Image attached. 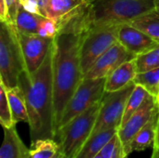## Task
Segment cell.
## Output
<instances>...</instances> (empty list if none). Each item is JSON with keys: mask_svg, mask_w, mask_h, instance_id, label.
<instances>
[{"mask_svg": "<svg viewBox=\"0 0 159 158\" xmlns=\"http://www.w3.org/2000/svg\"><path fill=\"white\" fill-rule=\"evenodd\" d=\"M79 15L60 27L52 43V85L56 134L63 111L84 78L80 63L82 31L78 21Z\"/></svg>", "mask_w": 159, "mask_h": 158, "instance_id": "1", "label": "cell"}, {"mask_svg": "<svg viewBox=\"0 0 159 158\" xmlns=\"http://www.w3.org/2000/svg\"><path fill=\"white\" fill-rule=\"evenodd\" d=\"M25 97L31 142L54 139V104L52 85V46L40 68L30 74L24 71L18 85Z\"/></svg>", "mask_w": 159, "mask_h": 158, "instance_id": "2", "label": "cell"}, {"mask_svg": "<svg viewBox=\"0 0 159 158\" xmlns=\"http://www.w3.org/2000/svg\"><path fill=\"white\" fill-rule=\"evenodd\" d=\"M155 9V0H89L78 16V21L81 31L85 32L101 26L129 23Z\"/></svg>", "mask_w": 159, "mask_h": 158, "instance_id": "3", "label": "cell"}, {"mask_svg": "<svg viewBox=\"0 0 159 158\" xmlns=\"http://www.w3.org/2000/svg\"><path fill=\"white\" fill-rule=\"evenodd\" d=\"M26 71L25 61L12 22H0V82L7 89L18 87L20 75Z\"/></svg>", "mask_w": 159, "mask_h": 158, "instance_id": "4", "label": "cell"}, {"mask_svg": "<svg viewBox=\"0 0 159 158\" xmlns=\"http://www.w3.org/2000/svg\"><path fill=\"white\" fill-rule=\"evenodd\" d=\"M101 103L102 101L95 103L58 130L55 139H58L60 151L66 158L75 157L89 139L99 115Z\"/></svg>", "mask_w": 159, "mask_h": 158, "instance_id": "5", "label": "cell"}, {"mask_svg": "<svg viewBox=\"0 0 159 158\" xmlns=\"http://www.w3.org/2000/svg\"><path fill=\"white\" fill-rule=\"evenodd\" d=\"M120 25L101 26L82 32L80 44V63L85 75L94 63L118 42Z\"/></svg>", "mask_w": 159, "mask_h": 158, "instance_id": "6", "label": "cell"}, {"mask_svg": "<svg viewBox=\"0 0 159 158\" xmlns=\"http://www.w3.org/2000/svg\"><path fill=\"white\" fill-rule=\"evenodd\" d=\"M105 82L106 77L83 78L63 111L59 129L102 100L105 94Z\"/></svg>", "mask_w": 159, "mask_h": 158, "instance_id": "7", "label": "cell"}, {"mask_svg": "<svg viewBox=\"0 0 159 158\" xmlns=\"http://www.w3.org/2000/svg\"><path fill=\"white\" fill-rule=\"evenodd\" d=\"M132 82L127 87L115 92H105L99 111V115L90 136L99 132L118 129L121 126L127 102L135 88Z\"/></svg>", "mask_w": 159, "mask_h": 158, "instance_id": "8", "label": "cell"}, {"mask_svg": "<svg viewBox=\"0 0 159 158\" xmlns=\"http://www.w3.org/2000/svg\"><path fill=\"white\" fill-rule=\"evenodd\" d=\"M18 37L25 61L26 71L32 74L43 64L54 38L44 37L39 34H28L18 32Z\"/></svg>", "mask_w": 159, "mask_h": 158, "instance_id": "9", "label": "cell"}, {"mask_svg": "<svg viewBox=\"0 0 159 158\" xmlns=\"http://www.w3.org/2000/svg\"><path fill=\"white\" fill-rule=\"evenodd\" d=\"M133 59H136V56L117 42L94 63L84 78L106 77L122 63Z\"/></svg>", "mask_w": 159, "mask_h": 158, "instance_id": "10", "label": "cell"}, {"mask_svg": "<svg viewBox=\"0 0 159 158\" xmlns=\"http://www.w3.org/2000/svg\"><path fill=\"white\" fill-rule=\"evenodd\" d=\"M158 109V100L154 96H149L141 108L135 112L125 125L119 128L118 136L125 147L133 137L149 122L156 111Z\"/></svg>", "mask_w": 159, "mask_h": 158, "instance_id": "11", "label": "cell"}, {"mask_svg": "<svg viewBox=\"0 0 159 158\" xmlns=\"http://www.w3.org/2000/svg\"><path fill=\"white\" fill-rule=\"evenodd\" d=\"M118 42L136 57L156 47L159 43L129 23L120 25Z\"/></svg>", "mask_w": 159, "mask_h": 158, "instance_id": "12", "label": "cell"}, {"mask_svg": "<svg viewBox=\"0 0 159 158\" xmlns=\"http://www.w3.org/2000/svg\"><path fill=\"white\" fill-rule=\"evenodd\" d=\"M85 5L86 2L82 0H47L46 17L55 20L60 29L61 25L79 15Z\"/></svg>", "mask_w": 159, "mask_h": 158, "instance_id": "13", "label": "cell"}, {"mask_svg": "<svg viewBox=\"0 0 159 158\" xmlns=\"http://www.w3.org/2000/svg\"><path fill=\"white\" fill-rule=\"evenodd\" d=\"M159 118L158 109L156 111L149 122L133 137V139L123 147V155L129 156L132 152H141L148 148H154L157 133V126Z\"/></svg>", "mask_w": 159, "mask_h": 158, "instance_id": "14", "label": "cell"}, {"mask_svg": "<svg viewBox=\"0 0 159 158\" xmlns=\"http://www.w3.org/2000/svg\"><path fill=\"white\" fill-rule=\"evenodd\" d=\"M137 72L135 59L122 63L106 76L105 92H115L132 83Z\"/></svg>", "mask_w": 159, "mask_h": 158, "instance_id": "15", "label": "cell"}, {"mask_svg": "<svg viewBox=\"0 0 159 158\" xmlns=\"http://www.w3.org/2000/svg\"><path fill=\"white\" fill-rule=\"evenodd\" d=\"M28 149L20 138L16 126L4 128V140L0 150V158H29Z\"/></svg>", "mask_w": 159, "mask_h": 158, "instance_id": "16", "label": "cell"}, {"mask_svg": "<svg viewBox=\"0 0 159 158\" xmlns=\"http://www.w3.org/2000/svg\"><path fill=\"white\" fill-rule=\"evenodd\" d=\"M117 132L118 129H112L90 136L75 158L96 157Z\"/></svg>", "mask_w": 159, "mask_h": 158, "instance_id": "17", "label": "cell"}, {"mask_svg": "<svg viewBox=\"0 0 159 158\" xmlns=\"http://www.w3.org/2000/svg\"><path fill=\"white\" fill-rule=\"evenodd\" d=\"M44 16L33 13L21 5L17 13L14 25L18 32L28 34H38Z\"/></svg>", "mask_w": 159, "mask_h": 158, "instance_id": "18", "label": "cell"}, {"mask_svg": "<svg viewBox=\"0 0 159 158\" xmlns=\"http://www.w3.org/2000/svg\"><path fill=\"white\" fill-rule=\"evenodd\" d=\"M7 96L8 99L9 106L12 112L15 123L24 122L29 123V115L26 105V101L21 88L18 86L13 88L7 89Z\"/></svg>", "mask_w": 159, "mask_h": 158, "instance_id": "19", "label": "cell"}, {"mask_svg": "<svg viewBox=\"0 0 159 158\" xmlns=\"http://www.w3.org/2000/svg\"><path fill=\"white\" fill-rule=\"evenodd\" d=\"M129 24L144 32L159 43V12L152 10L134 19Z\"/></svg>", "mask_w": 159, "mask_h": 158, "instance_id": "20", "label": "cell"}, {"mask_svg": "<svg viewBox=\"0 0 159 158\" xmlns=\"http://www.w3.org/2000/svg\"><path fill=\"white\" fill-rule=\"evenodd\" d=\"M149 96H151V94L144 88H143L140 85L135 86L134 89L132 90L127 102V105L125 108V112H124V115H123V119H122V123L120 127L125 125L126 122L129 119V117L141 108V106L143 104V102L147 100Z\"/></svg>", "mask_w": 159, "mask_h": 158, "instance_id": "21", "label": "cell"}, {"mask_svg": "<svg viewBox=\"0 0 159 158\" xmlns=\"http://www.w3.org/2000/svg\"><path fill=\"white\" fill-rule=\"evenodd\" d=\"M60 151L54 139H41L31 143L29 158H52Z\"/></svg>", "mask_w": 159, "mask_h": 158, "instance_id": "22", "label": "cell"}, {"mask_svg": "<svg viewBox=\"0 0 159 158\" xmlns=\"http://www.w3.org/2000/svg\"><path fill=\"white\" fill-rule=\"evenodd\" d=\"M136 85L144 88L152 96L158 98L159 96V68L150 71L138 73L133 80Z\"/></svg>", "mask_w": 159, "mask_h": 158, "instance_id": "23", "label": "cell"}, {"mask_svg": "<svg viewBox=\"0 0 159 158\" xmlns=\"http://www.w3.org/2000/svg\"><path fill=\"white\" fill-rule=\"evenodd\" d=\"M135 61L138 73L159 68V44L151 50L138 55Z\"/></svg>", "mask_w": 159, "mask_h": 158, "instance_id": "24", "label": "cell"}, {"mask_svg": "<svg viewBox=\"0 0 159 158\" xmlns=\"http://www.w3.org/2000/svg\"><path fill=\"white\" fill-rule=\"evenodd\" d=\"M0 124L2 125L3 129L16 126L9 106L8 99L7 96L6 88L1 82H0Z\"/></svg>", "mask_w": 159, "mask_h": 158, "instance_id": "25", "label": "cell"}, {"mask_svg": "<svg viewBox=\"0 0 159 158\" xmlns=\"http://www.w3.org/2000/svg\"><path fill=\"white\" fill-rule=\"evenodd\" d=\"M100 156L102 158H122L123 157V145L116 133L112 140L102 148Z\"/></svg>", "mask_w": 159, "mask_h": 158, "instance_id": "26", "label": "cell"}, {"mask_svg": "<svg viewBox=\"0 0 159 158\" xmlns=\"http://www.w3.org/2000/svg\"><path fill=\"white\" fill-rule=\"evenodd\" d=\"M58 32H59V26L57 22L49 18L44 17L39 28L38 34L44 37L54 38L57 35Z\"/></svg>", "mask_w": 159, "mask_h": 158, "instance_id": "27", "label": "cell"}, {"mask_svg": "<svg viewBox=\"0 0 159 158\" xmlns=\"http://www.w3.org/2000/svg\"><path fill=\"white\" fill-rule=\"evenodd\" d=\"M4 1L6 2L7 7L9 20H10V22L14 23L17 13L19 11V8L21 6V1L20 0H4Z\"/></svg>", "mask_w": 159, "mask_h": 158, "instance_id": "28", "label": "cell"}, {"mask_svg": "<svg viewBox=\"0 0 159 158\" xmlns=\"http://www.w3.org/2000/svg\"><path fill=\"white\" fill-rule=\"evenodd\" d=\"M21 5L27 10H29V11H31L33 13L40 15L39 8H38V0H23Z\"/></svg>", "mask_w": 159, "mask_h": 158, "instance_id": "29", "label": "cell"}, {"mask_svg": "<svg viewBox=\"0 0 159 158\" xmlns=\"http://www.w3.org/2000/svg\"><path fill=\"white\" fill-rule=\"evenodd\" d=\"M159 148V118L158 122H157V133H156V141H155V145L154 148Z\"/></svg>", "mask_w": 159, "mask_h": 158, "instance_id": "30", "label": "cell"}, {"mask_svg": "<svg viewBox=\"0 0 159 158\" xmlns=\"http://www.w3.org/2000/svg\"><path fill=\"white\" fill-rule=\"evenodd\" d=\"M152 158H159V148H155L154 149Z\"/></svg>", "mask_w": 159, "mask_h": 158, "instance_id": "31", "label": "cell"}, {"mask_svg": "<svg viewBox=\"0 0 159 158\" xmlns=\"http://www.w3.org/2000/svg\"><path fill=\"white\" fill-rule=\"evenodd\" d=\"M52 158H66V156H65L61 151H59V152H58V153H57Z\"/></svg>", "mask_w": 159, "mask_h": 158, "instance_id": "32", "label": "cell"}, {"mask_svg": "<svg viewBox=\"0 0 159 158\" xmlns=\"http://www.w3.org/2000/svg\"><path fill=\"white\" fill-rule=\"evenodd\" d=\"M155 2H156V10L159 12V0H155Z\"/></svg>", "mask_w": 159, "mask_h": 158, "instance_id": "33", "label": "cell"}, {"mask_svg": "<svg viewBox=\"0 0 159 158\" xmlns=\"http://www.w3.org/2000/svg\"><path fill=\"white\" fill-rule=\"evenodd\" d=\"M94 158H102V156H100V155H99V156H96V157H94Z\"/></svg>", "mask_w": 159, "mask_h": 158, "instance_id": "34", "label": "cell"}, {"mask_svg": "<svg viewBox=\"0 0 159 158\" xmlns=\"http://www.w3.org/2000/svg\"><path fill=\"white\" fill-rule=\"evenodd\" d=\"M122 158H129V156H123V157Z\"/></svg>", "mask_w": 159, "mask_h": 158, "instance_id": "35", "label": "cell"}, {"mask_svg": "<svg viewBox=\"0 0 159 158\" xmlns=\"http://www.w3.org/2000/svg\"><path fill=\"white\" fill-rule=\"evenodd\" d=\"M82 1H84V2H88V1H89V0H82Z\"/></svg>", "mask_w": 159, "mask_h": 158, "instance_id": "36", "label": "cell"}, {"mask_svg": "<svg viewBox=\"0 0 159 158\" xmlns=\"http://www.w3.org/2000/svg\"><path fill=\"white\" fill-rule=\"evenodd\" d=\"M20 1H21V3H22V2H23V0H20Z\"/></svg>", "mask_w": 159, "mask_h": 158, "instance_id": "37", "label": "cell"}, {"mask_svg": "<svg viewBox=\"0 0 159 158\" xmlns=\"http://www.w3.org/2000/svg\"><path fill=\"white\" fill-rule=\"evenodd\" d=\"M157 100H158V101H159V96H158V98H157Z\"/></svg>", "mask_w": 159, "mask_h": 158, "instance_id": "38", "label": "cell"}, {"mask_svg": "<svg viewBox=\"0 0 159 158\" xmlns=\"http://www.w3.org/2000/svg\"><path fill=\"white\" fill-rule=\"evenodd\" d=\"M158 105H159V101H158Z\"/></svg>", "mask_w": 159, "mask_h": 158, "instance_id": "39", "label": "cell"}]
</instances>
